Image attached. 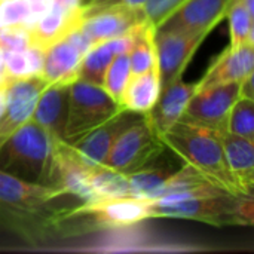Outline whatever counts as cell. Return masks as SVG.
<instances>
[{"instance_id":"obj_25","label":"cell","mask_w":254,"mask_h":254,"mask_svg":"<svg viewBox=\"0 0 254 254\" xmlns=\"http://www.w3.org/2000/svg\"><path fill=\"white\" fill-rule=\"evenodd\" d=\"M226 131L254 140V100L240 97L235 101L226 121Z\"/></svg>"},{"instance_id":"obj_32","label":"cell","mask_w":254,"mask_h":254,"mask_svg":"<svg viewBox=\"0 0 254 254\" xmlns=\"http://www.w3.org/2000/svg\"><path fill=\"white\" fill-rule=\"evenodd\" d=\"M1 70H3V49L0 46V73H1Z\"/></svg>"},{"instance_id":"obj_15","label":"cell","mask_w":254,"mask_h":254,"mask_svg":"<svg viewBox=\"0 0 254 254\" xmlns=\"http://www.w3.org/2000/svg\"><path fill=\"white\" fill-rule=\"evenodd\" d=\"M83 21V7L63 9L51 4L43 16H40L30 27V46L46 51L55 42L67 37L71 31L77 30Z\"/></svg>"},{"instance_id":"obj_10","label":"cell","mask_w":254,"mask_h":254,"mask_svg":"<svg viewBox=\"0 0 254 254\" xmlns=\"http://www.w3.org/2000/svg\"><path fill=\"white\" fill-rule=\"evenodd\" d=\"M141 116L144 115L128 109H122L118 115H115L100 127L94 128L79 140L67 144L71 147L74 155L79 159H82L88 167H103L116 138Z\"/></svg>"},{"instance_id":"obj_31","label":"cell","mask_w":254,"mask_h":254,"mask_svg":"<svg viewBox=\"0 0 254 254\" xmlns=\"http://www.w3.org/2000/svg\"><path fill=\"white\" fill-rule=\"evenodd\" d=\"M51 4H57L63 9H76V7H80L82 6V0H49Z\"/></svg>"},{"instance_id":"obj_28","label":"cell","mask_w":254,"mask_h":254,"mask_svg":"<svg viewBox=\"0 0 254 254\" xmlns=\"http://www.w3.org/2000/svg\"><path fill=\"white\" fill-rule=\"evenodd\" d=\"M149 0H94L83 7V18L107 7H143Z\"/></svg>"},{"instance_id":"obj_20","label":"cell","mask_w":254,"mask_h":254,"mask_svg":"<svg viewBox=\"0 0 254 254\" xmlns=\"http://www.w3.org/2000/svg\"><path fill=\"white\" fill-rule=\"evenodd\" d=\"M45 51L28 46L22 51H3L1 76L9 80L37 76L42 73Z\"/></svg>"},{"instance_id":"obj_4","label":"cell","mask_w":254,"mask_h":254,"mask_svg":"<svg viewBox=\"0 0 254 254\" xmlns=\"http://www.w3.org/2000/svg\"><path fill=\"white\" fill-rule=\"evenodd\" d=\"M253 207V196L222 192L179 201H150V217L188 219L213 226H250Z\"/></svg>"},{"instance_id":"obj_12","label":"cell","mask_w":254,"mask_h":254,"mask_svg":"<svg viewBox=\"0 0 254 254\" xmlns=\"http://www.w3.org/2000/svg\"><path fill=\"white\" fill-rule=\"evenodd\" d=\"M149 22L143 7H107L85 16L80 30L92 45L128 34L135 27Z\"/></svg>"},{"instance_id":"obj_22","label":"cell","mask_w":254,"mask_h":254,"mask_svg":"<svg viewBox=\"0 0 254 254\" xmlns=\"http://www.w3.org/2000/svg\"><path fill=\"white\" fill-rule=\"evenodd\" d=\"M88 183L98 199L132 198L127 174L112 171L104 167H97L89 171Z\"/></svg>"},{"instance_id":"obj_19","label":"cell","mask_w":254,"mask_h":254,"mask_svg":"<svg viewBox=\"0 0 254 254\" xmlns=\"http://www.w3.org/2000/svg\"><path fill=\"white\" fill-rule=\"evenodd\" d=\"M161 89V74L158 67L141 74L131 76L121 97V106L124 109L146 115L156 103Z\"/></svg>"},{"instance_id":"obj_2","label":"cell","mask_w":254,"mask_h":254,"mask_svg":"<svg viewBox=\"0 0 254 254\" xmlns=\"http://www.w3.org/2000/svg\"><path fill=\"white\" fill-rule=\"evenodd\" d=\"M159 138L217 188L234 195H246L226 162L217 131L177 121Z\"/></svg>"},{"instance_id":"obj_18","label":"cell","mask_w":254,"mask_h":254,"mask_svg":"<svg viewBox=\"0 0 254 254\" xmlns=\"http://www.w3.org/2000/svg\"><path fill=\"white\" fill-rule=\"evenodd\" d=\"M226 162L235 176L241 190L253 196L254 185V140L234 135L228 131L217 132Z\"/></svg>"},{"instance_id":"obj_7","label":"cell","mask_w":254,"mask_h":254,"mask_svg":"<svg viewBox=\"0 0 254 254\" xmlns=\"http://www.w3.org/2000/svg\"><path fill=\"white\" fill-rule=\"evenodd\" d=\"M150 217V201L135 198H110L74 205L64 216L61 226L77 220L97 229H118L132 226Z\"/></svg>"},{"instance_id":"obj_16","label":"cell","mask_w":254,"mask_h":254,"mask_svg":"<svg viewBox=\"0 0 254 254\" xmlns=\"http://www.w3.org/2000/svg\"><path fill=\"white\" fill-rule=\"evenodd\" d=\"M254 43L246 42L237 49L228 48L198 82L196 89L241 82L254 70Z\"/></svg>"},{"instance_id":"obj_8","label":"cell","mask_w":254,"mask_h":254,"mask_svg":"<svg viewBox=\"0 0 254 254\" xmlns=\"http://www.w3.org/2000/svg\"><path fill=\"white\" fill-rule=\"evenodd\" d=\"M240 98V83H225L196 89L180 121L213 131H226V121Z\"/></svg>"},{"instance_id":"obj_17","label":"cell","mask_w":254,"mask_h":254,"mask_svg":"<svg viewBox=\"0 0 254 254\" xmlns=\"http://www.w3.org/2000/svg\"><path fill=\"white\" fill-rule=\"evenodd\" d=\"M83 55L68 37H64L45 51L40 76L48 83H73L77 80Z\"/></svg>"},{"instance_id":"obj_14","label":"cell","mask_w":254,"mask_h":254,"mask_svg":"<svg viewBox=\"0 0 254 254\" xmlns=\"http://www.w3.org/2000/svg\"><path fill=\"white\" fill-rule=\"evenodd\" d=\"M71 83H49L40 94L31 121L42 127L51 137L63 140L68 113Z\"/></svg>"},{"instance_id":"obj_9","label":"cell","mask_w":254,"mask_h":254,"mask_svg":"<svg viewBox=\"0 0 254 254\" xmlns=\"http://www.w3.org/2000/svg\"><path fill=\"white\" fill-rule=\"evenodd\" d=\"M207 34L208 33L155 30V49L162 88L182 76L188 63Z\"/></svg>"},{"instance_id":"obj_21","label":"cell","mask_w":254,"mask_h":254,"mask_svg":"<svg viewBox=\"0 0 254 254\" xmlns=\"http://www.w3.org/2000/svg\"><path fill=\"white\" fill-rule=\"evenodd\" d=\"M176 171L173 168L158 167V165H152V162H149L146 167L127 174L129 186H131L132 198L152 201L155 198L156 192L161 189V186Z\"/></svg>"},{"instance_id":"obj_3","label":"cell","mask_w":254,"mask_h":254,"mask_svg":"<svg viewBox=\"0 0 254 254\" xmlns=\"http://www.w3.org/2000/svg\"><path fill=\"white\" fill-rule=\"evenodd\" d=\"M57 138L28 119L0 146V171L49 186Z\"/></svg>"},{"instance_id":"obj_34","label":"cell","mask_w":254,"mask_h":254,"mask_svg":"<svg viewBox=\"0 0 254 254\" xmlns=\"http://www.w3.org/2000/svg\"><path fill=\"white\" fill-rule=\"evenodd\" d=\"M0 80H1V73H0Z\"/></svg>"},{"instance_id":"obj_33","label":"cell","mask_w":254,"mask_h":254,"mask_svg":"<svg viewBox=\"0 0 254 254\" xmlns=\"http://www.w3.org/2000/svg\"><path fill=\"white\" fill-rule=\"evenodd\" d=\"M91 1H94V0H82V6H86V4H89Z\"/></svg>"},{"instance_id":"obj_5","label":"cell","mask_w":254,"mask_h":254,"mask_svg":"<svg viewBox=\"0 0 254 254\" xmlns=\"http://www.w3.org/2000/svg\"><path fill=\"white\" fill-rule=\"evenodd\" d=\"M124 107L115 101L103 86L76 80L70 86L68 113L64 128V143H73L100 127Z\"/></svg>"},{"instance_id":"obj_24","label":"cell","mask_w":254,"mask_h":254,"mask_svg":"<svg viewBox=\"0 0 254 254\" xmlns=\"http://www.w3.org/2000/svg\"><path fill=\"white\" fill-rule=\"evenodd\" d=\"M129 77H131V68H129V55L127 51L115 55V58L109 64L103 80V89L115 101L121 104V97L124 94V89Z\"/></svg>"},{"instance_id":"obj_1","label":"cell","mask_w":254,"mask_h":254,"mask_svg":"<svg viewBox=\"0 0 254 254\" xmlns=\"http://www.w3.org/2000/svg\"><path fill=\"white\" fill-rule=\"evenodd\" d=\"M68 193L63 189L28 183L0 171V228L25 241H43L60 232L71 207L57 201Z\"/></svg>"},{"instance_id":"obj_27","label":"cell","mask_w":254,"mask_h":254,"mask_svg":"<svg viewBox=\"0 0 254 254\" xmlns=\"http://www.w3.org/2000/svg\"><path fill=\"white\" fill-rule=\"evenodd\" d=\"M186 0H149L144 6V15L146 19L156 27L159 22H162L173 10H176L182 3H185Z\"/></svg>"},{"instance_id":"obj_11","label":"cell","mask_w":254,"mask_h":254,"mask_svg":"<svg viewBox=\"0 0 254 254\" xmlns=\"http://www.w3.org/2000/svg\"><path fill=\"white\" fill-rule=\"evenodd\" d=\"M232 0H186L173 10L155 30L210 33L214 25L226 16Z\"/></svg>"},{"instance_id":"obj_6","label":"cell","mask_w":254,"mask_h":254,"mask_svg":"<svg viewBox=\"0 0 254 254\" xmlns=\"http://www.w3.org/2000/svg\"><path fill=\"white\" fill-rule=\"evenodd\" d=\"M164 149L165 144L144 115L116 138L103 167L129 174L153 162Z\"/></svg>"},{"instance_id":"obj_26","label":"cell","mask_w":254,"mask_h":254,"mask_svg":"<svg viewBox=\"0 0 254 254\" xmlns=\"http://www.w3.org/2000/svg\"><path fill=\"white\" fill-rule=\"evenodd\" d=\"M0 46L3 51H22L30 46V28L12 25L0 28Z\"/></svg>"},{"instance_id":"obj_23","label":"cell","mask_w":254,"mask_h":254,"mask_svg":"<svg viewBox=\"0 0 254 254\" xmlns=\"http://www.w3.org/2000/svg\"><path fill=\"white\" fill-rule=\"evenodd\" d=\"M226 16L229 19L231 49H237L246 42L254 43V16L249 13L241 0H232Z\"/></svg>"},{"instance_id":"obj_13","label":"cell","mask_w":254,"mask_h":254,"mask_svg":"<svg viewBox=\"0 0 254 254\" xmlns=\"http://www.w3.org/2000/svg\"><path fill=\"white\" fill-rule=\"evenodd\" d=\"M198 82H185L182 77L161 89V94L153 107L146 113L147 121L153 129L161 135L177 121H180L186 106L196 92Z\"/></svg>"},{"instance_id":"obj_29","label":"cell","mask_w":254,"mask_h":254,"mask_svg":"<svg viewBox=\"0 0 254 254\" xmlns=\"http://www.w3.org/2000/svg\"><path fill=\"white\" fill-rule=\"evenodd\" d=\"M253 73L249 74L246 79H243L240 82V97L243 98H250L254 100V91H253Z\"/></svg>"},{"instance_id":"obj_30","label":"cell","mask_w":254,"mask_h":254,"mask_svg":"<svg viewBox=\"0 0 254 254\" xmlns=\"http://www.w3.org/2000/svg\"><path fill=\"white\" fill-rule=\"evenodd\" d=\"M12 80H9V79H6V77L1 76V80H0V116L4 112V106H6V91H7V85Z\"/></svg>"}]
</instances>
